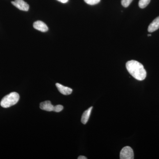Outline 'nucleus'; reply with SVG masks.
<instances>
[{
	"label": "nucleus",
	"instance_id": "16",
	"mask_svg": "<svg viewBox=\"0 0 159 159\" xmlns=\"http://www.w3.org/2000/svg\"><path fill=\"white\" fill-rule=\"evenodd\" d=\"M148 36H151V34H148Z\"/></svg>",
	"mask_w": 159,
	"mask_h": 159
},
{
	"label": "nucleus",
	"instance_id": "10",
	"mask_svg": "<svg viewBox=\"0 0 159 159\" xmlns=\"http://www.w3.org/2000/svg\"><path fill=\"white\" fill-rule=\"evenodd\" d=\"M151 0H140L139 3V7L141 9H144L145 8L149 3Z\"/></svg>",
	"mask_w": 159,
	"mask_h": 159
},
{
	"label": "nucleus",
	"instance_id": "15",
	"mask_svg": "<svg viewBox=\"0 0 159 159\" xmlns=\"http://www.w3.org/2000/svg\"><path fill=\"white\" fill-rule=\"evenodd\" d=\"M86 157H85L83 156H80L78 157V159H87Z\"/></svg>",
	"mask_w": 159,
	"mask_h": 159
},
{
	"label": "nucleus",
	"instance_id": "9",
	"mask_svg": "<svg viewBox=\"0 0 159 159\" xmlns=\"http://www.w3.org/2000/svg\"><path fill=\"white\" fill-rule=\"evenodd\" d=\"M93 108V107H91L89 108L88 109L84 111V112L83 114L81 119V122H82L83 124H86L87 122L88 121Z\"/></svg>",
	"mask_w": 159,
	"mask_h": 159
},
{
	"label": "nucleus",
	"instance_id": "4",
	"mask_svg": "<svg viewBox=\"0 0 159 159\" xmlns=\"http://www.w3.org/2000/svg\"><path fill=\"white\" fill-rule=\"evenodd\" d=\"M11 3L13 6L22 11H28L29 10V4L24 0H15Z\"/></svg>",
	"mask_w": 159,
	"mask_h": 159
},
{
	"label": "nucleus",
	"instance_id": "3",
	"mask_svg": "<svg viewBox=\"0 0 159 159\" xmlns=\"http://www.w3.org/2000/svg\"><path fill=\"white\" fill-rule=\"evenodd\" d=\"M120 158L121 159H133L134 153L132 148L129 146L124 147L120 153Z\"/></svg>",
	"mask_w": 159,
	"mask_h": 159
},
{
	"label": "nucleus",
	"instance_id": "2",
	"mask_svg": "<svg viewBox=\"0 0 159 159\" xmlns=\"http://www.w3.org/2000/svg\"><path fill=\"white\" fill-rule=\"evenodd\" d=\"M19 99V94L16 92H12L3 97L0 104L3 108H8L15 105L18 102Z\"/></svg>",
	"mask_w": 159,
	"mask_h": 159
},
{
	"label": "nucleus",
	"instance_id": "14",
	"mask_svg": "<svg viewBox=\"0 0 159 159\" xmlns=\"http://www.w3.org/2000/svg\"><path fill=\"white\" fill-rule=\"evenodd\" d=\"M57 1L62 3H66L68 2L69 0H57Z\"/></svg>",
	"mask_w": 159,
	"mask_h": 159
},
{
	"label": "nucleus",
	"instance_id": "12",
	"mask_svg": "<svg viewBox=\"0 0 159 159\" xmlns=\"http://www.w3.org/2000/svg\"><path fill=\"white\" fill-rule=\"evenodd\" d=\"M84 2L89 5H95L100 2V0H84Z\"/></svg>",
	"mask_w": 159,
	"mask_h": 159
},
{
	"label": "nucleus",
	"instance_id": "11",
	"mask_svg": "<svg viewBox=\"0 0 159 159\" xmlns=\"http://www.w3.org/2000/svg\"><path fill=\"white\" fill-rule=\"evenodd\" d=\"M133 1V0H122L121 1V4H122V6L123 7L126 8V7H128L129 6Z\"/></svg>",
	"mask_w": 159,
	"mask_h": 159
},
{
	"label": "nucleus",
	"instance_id": "8",
	"mask_svg": "<svg viewBox=\"0 0 159 159\" xmlns=\"http://www.w3.org/2000/svg\"><path fill=\"white\" fill-rule=\"evenodd\" d=\"M159 29V16L156 18L152 22L148 27V31L149 32H154Z\"/></svg>",
	"mask_w": 159,
	"mask_h": 159
},
{
	"label": "nucleus",
	"instance_id": "7",
	"mask_svg": "<svg viewBox=\"0 0 159 159\" xmlns=\"http://www.w3.org/2000/svg\"><path fill=\"white\" fill-rule=\"evenodd\" d=\"M39 107L41 109L48 111H52L54 108V106L51 104V101L49 100L41 102Z\"/></svg>",
	"mask_w": 159,
	"mask_h": 159
},
{
	"label": "nucleus",
	"instance_id": "5",
	"mask_svg": "<svg viewBox=\"0 0 159 159\" xmlns=\"http://www.w3.org/2000/svg\"><path fill=\"white\" fill-rule=\"evenodd\" d=\"M33 27L36 30L43 32H47L48 30V26L42 21L38 20L35 21L33 24Z\"/></svg>",
	"mask_w": 159,
	"mask_h": 159
},
{
	"label": "nucleus",
	"instance_id": "13",
	"mask_svg": "<svg viewBox=\"0 0 159 159\" xmlns=\"http://www.w3.org/2000/svg\"><path fill=\"white\" fill-rule=\"evenodd\" d=\"M63 106L61 105H57L54 106L53 111L56 112H59L63 109Z\"/></svg>",
	"mask_w": 159,
	"mask_h": 159
},
{
	"label": "nucleus",
	"instance_id": "1",
	"mask_svg": "<svg viewBox=\"0 0 159 159\" xmlns=\"http://www.w3.org/2000/svg\"><path fill=\"white\" fill-rule=\"evenodd\" d=\"M126 67L129 73L134 78L139 80H143L146 77V71L141 63L135 60L127 61Z\"/></svg>",
	"mask_w": 159,
	"mask_h": 159
},
{
	"label": "nucleus",
	"instance_id": "6",
	"mask_svg": "<svg viewBox=\"0 0 159 159\" xmlns=\"http://www.w3.org/2000/svg\"><path fill=\"white\" fill-rule=\"evenodd\" d=\"M56 86L57 87V89L58 90L60 93H61L63 95H69L72 93L73 90L67 87L60 84L59 83H56Z\"/></svg>",
	"mask_w": 159,
	"mask_h": 159
}]
</instances>
